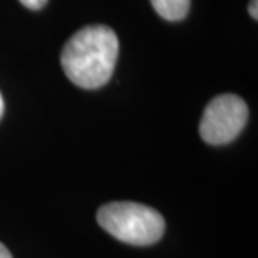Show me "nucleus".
<instances>
[{"label":"nucleus","instance_id":"nucleus-6","mask_svg":"<svg viewBox=\"0 0 258 258\" xmlns=\"http://www.w3.org/2000/svg\"><path fill=\"white\" fill-rule=\"evenodd\" d=\"M256 5H258V0H250V4H248V14H250V17L256 20L258 19V14H256Z\"/></svg>","mask_w":258,"mask_h":258},{"label":"nucleus","instance_id":"nucleus-7","mask_svg":"<svg viewBox=\"0 0 258 258\" xmlns=\"http://www.w3.org/2000/svg\"><path fill=\"white\" fill-rule=\"evenodd\" d=\"M0 258H12V255H10V251L5 248V246L0 243Z\"/></svg>","mask_w":258,"mask_h":258},{"label":"nucleus","instance_id":"nucleus-8","mask_svg":"<svg viewBox=\"0 0 258 258\" xmlns=\"http://www.w3.org/2000/svg\"><path fill=\"white\" fill-rule=\"evenodd\" d=\"M4 114V99H2V94H0V117Z\"/></svg>","mask_w":258,"mask_h":258},{"label":"nucleus","instance_id":"nucleus-1","mask_svg":"<svg viewBox=\"0 0 258 258\" xmlns=\"http://www.w3.org/2000/svg\"><path fill=\"white\" fill-rule=\"evenodd\" d=\"M119 40L107 25H87L67 40L60 64L71 82L82 89L107 84L117 62Z\"/></svg>","mask_w":258,"mask_h":258},{"label":"nucleus","instance_id":"nucleus-4","mask_svg":"<svg viewBox=\"0 0 258 258\" xmlns=\"http://www.w3.org/2000/svg\"><path fill=\"white\" fill-rule=\"evenodd\" d=\"M153 9L166 20H181L188 15L189 0H151Z\"/></svg>","mask_w":258,"mask_h":258},{"label":"nucleus","instance_id":"nucleus-2","mask_svg":"<svg viewBox=\"0 0 258 258\" xmlns=\"http://www.w3.org/2000/svg\"><path fill=\"white\" fill-rule=\"evenodd\" d=\"M107 233L129 245H153L164 233V220L154 208L133 201H112L97 211Z\"/></svg>","mask_w":258,"mask_h":258},{"label":"nucleus","instance_id":"nucleus-5","mask_svg":"<svg viewBox=\"0 0 258 258\" xmlns=\"http://www.w3.org/2000/svg\"><path fill=\"white\" fill-rule=\"evenodd\" d=\"M19 2L30 10H40L45 4H47V0H19Z\"/></svg>","mask_w":258,"mask_h":258},{"label":"nucleus","instance_id":"nucleus-3","mask_svg":"<svg viewBox=\"0 0 258 258\" xmlns=\"http://www.w3.org/2000/svg\"><path fill=\"white\" fill-rule=\"evenodd\" d=\"M248 121V107L241 97L221 94L206 106L201 116L200 134L205 143L220 146L228 144L243 131Z\"/></svg>","mask_w":258,"mask_h":258}]
</instances>
